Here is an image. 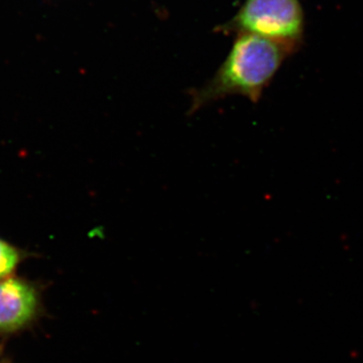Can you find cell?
<instances>
[{
	"instance_id": "cell-1",
	"label": "cell",
	"mask_w": 363,
	"mask_h": 363,
	"mask_svg": "<svg viewBox=\"0 0 363 363\" xmlns=\"http://www.w3.org/2000/svg\"><path fill=\"white\" fill-rule=\"evenodd\" d=\"M298 51L293 45L259 35L238 33L233 49L213 77L201 88L189 91V116L233 95L257 104L284 62Z\"/></svg>"
},
{
	"instance_id": "cell-2",
	"label": "cell",
	"mask_w": 363,
	"mask_h": 363,
	"mask_svg": "<svg viewBox=\"0 0 363 363\" xmlns=\"http://www.w3.org/2000/svg\"><path fill=\"white\" fill-rule=\"evenodd\" d=\"M227 30L252 33L300 50L304 43V11L298 0H247Z\"/></svg>"
},
{
	"instance_id": "cell-3",
	"label": "cell",
	"mask_w": 363,
	"mask_h": 363,
	"mask_svg": "<svg viewBox=\"0 0 363 363\" xmlns=\"http://www.w3.org/2000/svg\"><path fill=\"white\" fill-rule=\"evenodd\" d=\"M44 314L40 286L18 277L0 281V337L32 328Z\"/></svg>"
},
{
	"instance_id": "cell-4",
	"label": "cell",
	"mask_w": 363,
	"mask_h": 363,
	"mask_svg": "<svg viewBox=\"0 0 363 363\" xmlns=\"http://www.w3.org/2000/svg\"><path fill=\"white\" fill-rule=\"evenodd\" d=\"M25 259L23 250L0 238V281L13 277Z\"/></svg>"
},
{
	"instance_id": "cell-5",
	"label": "cell",
	"mask_w": 363,
	"mask_h": 363,
	"mask_svg": "<svg viewBox=\"0 0 363 363\" xmlns=\"http://www.w3.org/2000/svg\"><path fill=\"white\" fill-rule=\"evenodd\" d=\"M1 363H11V362H1Z\"/></svg>"
}]
</instances>
